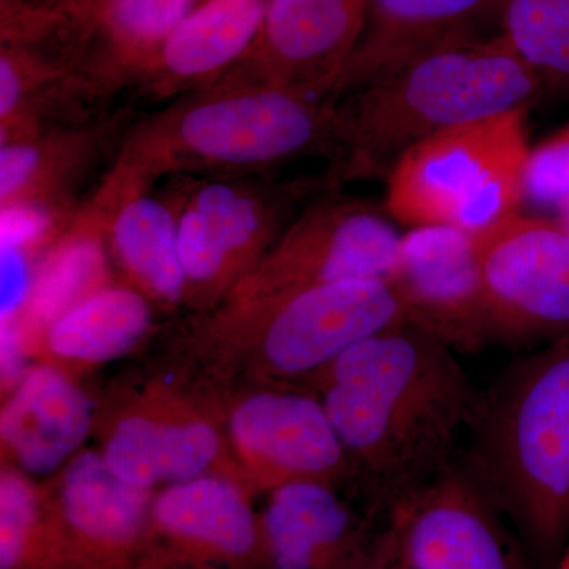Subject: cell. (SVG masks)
I'll return each instance as SVG.
<instances>
[{
	"mask_svg": "<svg viewBox=\"0 0 569 569\" xmlns=\"http://www.w3.org/2000/svg\"><path fill=\"white\" fill-rule=\"evenodd\" d=\"M186 179L173 198L186 279L183 307L193 316L222 305L295 217L318 194L337 189L328 173L293 181L263 176Z\"/></svg>",
	"mask_w": 569,
	"mask_h": 569,
	"instance_id": "cell-7",
	"label": "cell"
},
{
	"mask_svg": "<svg viewBox=\"0 0 569 569\" xmlns=\"http://www.w3.org/2000/svg\"><path fill=\"white\" fill-rule=\"evenodd\" d=\"M556 569H569V545H567V548L561 552L559 563H557Z\"/></svg>",
	"mask_w": 569,
	"mask_h": 569,
	"instance_id": "cell-30",
	"label": "cell"
},
{
	"mask_svg": "<svg viewBox=\"0 0 569 569\" xmlns=\"http://www.w3.org/2000/svg\"><path fill=\"white\" fill-rule=\"evenodd\" d=\"M266 0H201L137 81L157 102L216 84L239 66L263 26Z\"/></svg>",
	"mask_w": 569,
	"mask_h": 569,
	"instance_id": "cell-21",
	"label": "cell"
},
{
	"mask_svg": "<svg viewBox=\"0 0 569 569\" xmlns=\"http://www.w3.org/2000/svg\"><path fill=\"white\" fill-rule=\"evenodd\" d=\"M475 427L489 485L535 546L557 552L569 535V336L520 362Z\"/></svg>",
	"mask_w": 569,
	"mask_h": 569,
	"instance_id": "cell-5",
	"label": "cell"
},
{
	"mask_svg": "<svg viewBox=\"0 0 569 569\" xmlns=\"http://www.w3.org/2000/svg\"><path fill=\"white\" fill-rule=\"evenodd\" d=\"M301 385L320 397L350 482L376 515L451 470L481 407L456 351L408 323L367 337Z\"/></svg>",
	"mask_w": 569,
	"mask_h": 569,
	"instance_id": "cell-1",
	"label": "cell"
},
{
	"mask_svg": "<svg viewBox=\"0 0 569 569\" xmlns=\"http://www.w3.org/2000/svg\"><path fill=\"white\" fill-rule=\"evenodd\" d=\"M201 0H107L93 13L97 61L116 91L137 84L168 37Z\"/></svg>",
	"mask_w": 569,
	"mask_h": 569,
	"instance_id": "cell-25",
	"label": "cell"
},
{
	"mask_svg": "<svg viewBox=\"0 0 569 569\" xmlns=\"http://www.w3.org/2000/svg\"><path fill=\"white\" fill-rule=\"evenodd\" d=\"M339 488L298 481L266 493L260 518L269 569H366L377 515H359Z\"/></svg>",
	"mask_w": 569,
	"mask_h": 569,
	"instance_id": "cell-18",
	"label": "cell"
},
{
	"mask_svg": "<svg viewBox=\"0 0 569 569\" xmlns=\"http://www.w3.org/2000/svg\"><path fill=\"white\" fill-rule=\"evenodd\" d=\"M527 108L419 142L387 178L385 211L410 228L477 233L519 212L531 149Z\"/></svg>",
	"mask_w": 569,
	"mask_h": 569,
	"instance_id": "cell-6",
	"label": "cell"
},
{
	"mask_svg": "<svg viewBox=\"0 0 569 569\" xmlns=\"http://www.w3.org/2000/svg\"><path fill=\"white\" fill-rule=\"evenodd\" d=\"M0 569H70L43 482L0 470Z\"/></svg>",
	"mask_w": 569,
	"mask_h": 569,
	"instance_id": "cell-26",
	"label": "cell"
},
{
	"mask_svg": "<svg viewBox=\"0 0 569 569\" xmlns=\"http://www.w3.org/2000/svg\"><path fill=\"white\" fill-rule=\"evenodd\" d=\"M366 569H527L481 482L452 467L392 501Z\"/></svg>",
	"mask_w": 569,
	"mask_h": 569,
	"instance_id": "cell-9",
	"label": "cell"
},
{
	"mask_svg": "<svg viewBox=\"0 0 569 569\" xmlns=\"http://www.w3.org/2000/svg\"><path fill=\"white\" fill-rule=\"evenodd\" d=\"M132 111L51 127L0 142V208L73 219L77 193L108 153L114 156L130 129Z\"/></svg>",
	"mask_w": 569,
	"mask_h": 569,
	"instance_id": "cell-17",
	"label": "cell"
},
{
	"mask_svg": "<svg viewBox=\"0 0 569 569\" xmlns=\"http://www.w3.org/2000/svg\"><path fill=\"white\" fill-rule=\"evenodd\" d=\"M43 485L70 569H151L157 490L123 481L99 449H81Z\"/></svg>",
	"mask_w": 569,
	"mask_h": 569,
	"instance_id": "cell-13",
	"label": "cell"
},
{
	"mask_svg": "<svg viewBox=\"0 0 569 569\" xmlns=\"http://www.w3.org/2000/svg\"><path fill=\"white\" fill-rule=\"evenodd\" d=\"M367 6L369 0H266L257 43L231 73L335 99L365 31Z\"/></svg>",
	"mask_w": 569,
	"mask_h": 569,
	"instance_id": "cell-16",
	"label": "cell"
},
{
	"mask_svg": "<svg viewBox=\"0 0 569 569\" xmlns=\"http://www.w3.org/2000/svg\"><path fill=\"white\" fill-rule=\"evenodd\" d=\"M408 323L388 279H350L224 301L197 313L187 353L217 377L305 383L367 337Z\"/></svg>",
	"mask_w": 569,
	"mask_h": 569,
	"instance_id": "cell-4",
	"label": "cell"
},
{
	"mask_svg": "<svg viewBox=\"0 0 569 569\" xmlns=\"http://www.w3.org/2000/svg\"><path fill=\"white\" fill-rule=\"evenodd\" d=\"M389 282L408 325L460 353L492 342L473 233L451 227L411 228L400 239Z\"/></svg>",
	"mask_w": 569,
	"mask_h": 569,
	"instance_id": "cell-15",
	"label": "cell"
},
{
	"mask_svg": "<svg viewBox=\"0 0 569 569\" xmlns=\"http://www.w3.org/2000/svg\"><path fill=\"white\" fill-rule=\"evenodd\" d=\"M339 100L230 73L132 123L80 213L112 212L164 176H264L305 157L339 152Z\"/></svg>",
	"mask_w": 569,
	"mask_h": 569,
	"instance_id": "cell-2",
	"label": "cell"
},
{
	"mask_svg": "<svg viewBox=\"0 0 569 569\" xmlns=\"http://www.w3.org/2000/svg\"><path fill=\"white\" fill-rule=\"evenodd\" d=\"M110 260L103 231L73 217L37 266L20 317L2 325V331L14 335L24 355L36 358L52 321L111 282Z\"/></svg>",
	"mask_w": 569,
	"mask_h": 569,
	"instance_id": "cell-24",
	"label": "cell"
},
{
	"mask_svg": "<svg viewBox=\"0 0 569 569\" xmlns=\"http://www.w3.org/2000/svg\"><path fill=\"white\" fill-rule=\"evenodd\" d=\"M112 263L123 282L157 309L183 307L186 279L179 253L178 206L173 194H137L111 213L103 228Z\"/></svg>",
	"mask_w": 569,
	"mask_h": 569,
	"instance_id": "cell-23",
	"label": "cell"
},
{
	"mask_svg": "<svg viewBox=\"0 0 569 569\" xmlns=\"http://www.w3.org/2000/svg\"><path fill=\"white\" fill-rule=\"evenodd\" d=\"M498 33L546 88H569V0H501Z\"/></svg>",
	"mask_w": 569,
	"mask_h": 569,
	"instance_id": "cell-27",
	"label": "cell"
},
{
	"mask_svg": "<svg viewBox=\"0 0 569 569\" xmlns=\"http://www.w3.org/2000/svg\"><path fill=\"white\" fill-rule=\"evenodd\" d=\"M220 406L231 462L253 496L298 481L350 482L335 427L306 385L258 381Z\"/></svg>",
	"mask_w": 569,
	"mask_h": 569,
	"instance_id": "cell-10",
	"label": "cell"
},
{
	"mask_svg": "<svg viewBox=\"0 0 569 569\" xmlns=\"http://www.w3.org/2000/svg\"><path fill=\"white\" fill-rule=\"evenodd\" d=\"M252 490L230 473L157 490L151 569H269Z\"/></svg>",
	"mask_w": 569,
	"mask_h": 569,
	"instance_id": "cell-14",
	"label": "cell"
},
{
	"mask_svg": "<svg viewBox=\"0 0 569 569\" xmlns=\"http://www.w3.org/2000/svg\"><path fill=\"white\" fill-rule=\"evenodd\" d=\"M77 2L81 3L84 9L96 11L102 3L107 2V0H77Z\"/></svg>",
	"mask_w": 569,
	"mask_h": 569,
	"instance_id": "cell-29",
	"label": "cell"
},
{
	"mask_svg": "<svg viewBox=\"0 0 569 569\" xmlns=\"http://www.w3.org/2000/svg\"><path fill=\"white\" fill-rule=\"evenodd\" d=\"M388 217L385 208L326 190L295 217L224 301L339 280H389L402 236Z\"/></svg>",
	"mask_w": 569,
	"mask_h": 569,
	"instance_id": "cell-11",
	"label": "cell"
},
{
	"mask_svg": "<svg viewBox=\"0 0 569 569\" xmlns=\"http://www.w3.org/2000/svg\"><path fill=\"white\" fill-rule=\"evenodd\" d=\"M500 2L369 0L365 31L335 99H343L438 48L498 36Z\"/></svg>",
	"mask_w": 569,
	"mask_h": 569,
	"instance_id": "cell-19",
	"label": "cell"
},
{
	"mask_svg": "<svg viewBox=\"0 0 569 569\" xmlns=\"http://www.w3.org/2000/svg\"><path fill=\"white\" fill-rule=\"evenodd\" d=\"M546 84L498 36L419 56L339 100L332 183L385 178L419 142L466 123L527 108Z\"/></svg>",
	"mask_w": 569,
	"mask_h": 569,
	"instance_id": "cell-3",
	"label": "cell"
},
{
	"mask_svg": "<svg viewBox=\"0 0 569 569\" xmlns=\"http://www.w3.org/2000/svg\"><path fill=\"white\" fill-rule=\"evenodd\" d=\"M156 309L132 284L111 280L52 321L36 358L61 369L116 361L144 342Z\"/></svg>",
	"mask_w": 569,
	"mask_h": 569,
	"instance_id": "cell-22",
	"label": "cell"
},
{
	"mask_svg": "<svg viewBox=\"0 0 569 569\" xmlns=\"http://www.w3.org/2000/svg\"><path fill=\"white\" fill-rule=\"evenodd\" d=\"M493 340L529 343L569 336V230L515 212L473 233Z\"/></svg>",
	"mask_w": 569,
	"mask_h": 569,
	"instance_id": "cell-12",
	"label": "cell"
},
{
	"mask_svg": "<svg viewBox=\"0 0 569 569\" xmlns=\"http://www.w3.org/2000/svg\"><path fill=\"white\" fill-rule=\"evenodd\" d=\"M96 422V402L70 372L39 361L3 400L2 463L36 479L50 478L81 451Z\"/></svg>",
	"mask_w": 569,
	"mask_h": 569,
	"instance_id": "cell-20",
	"label": "cell"
},
{
	"mask_svg": "<svg viewBox=\"0 0 569 569\" xmlns=\"http://www.w3.org/2000/svg\"><path fill=\"white\" fill-rule=\"evenodd\" d=\"M526 197L539 204L569 201V123L531 149L527 167Z\"/></svg>",
	"mask_w": 569,
	"mask_h": 569,
	"instance_id": "cell-28",
	"label": "cell"
},
{
	"mask_svg": "<svg viewBox=\"0 0 569 569\" xmlns=\"http://www.w3.org/2000/svg\"><path fill=\"white\" fill-rule=\"evenodd\" d=\"M96 427L104 462L138 488L159 490L211 473L239 477L219 397L183 381L138 385Z\"/></svg>",
	"mask_w": 569,
	"mask_h": 569,
	"instance_id": "cell-8",
	"label": "cell"
}]
</instances>
